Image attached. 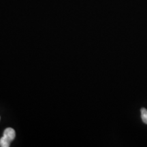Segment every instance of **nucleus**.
<instances>
[{
    "instance_id": "obj_1",
    "label": "nucleus",
    "mask_w": 147,
    "mask_h": 147,
    "mask_svg": "<svg viewBox=\"0 0 147 147\" xmlns=\"http://www.w3.org/2000/svg\"><path fill=\"white\" fill-rule=\"evenodd\" d=\"M16 136V132L14 129L8 127L6 128L3 131V137L0 138V146L9 147L10 146L11 142L14 140Z\"/></svg>"
},
{
    "instance_id": "obj_2",
    "label": "nucleus",
    "mask_w": 147,
    "mask_h": 147,
    "mask_svg": "<svg viewBox=\"0 0 147 147\" xmlns=\"http://www.w3.org/2000/svg\"><path fill=\"white\" fill-rule=\"evenodd\" d=\"M141 118L143 123L145 124H147V110L146 108H141Z\"/></svg>"
}]
</instances>
